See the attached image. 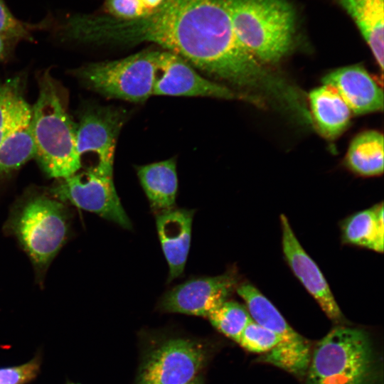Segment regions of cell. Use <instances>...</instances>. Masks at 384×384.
Instances as JSON below:
<instances>
[{
    "instance_id": "cell-1",
    "label": "cell",
    "mask_w": 384,
    "mask_h": 384,
    "mask_svg": "<svg viewBox=\"0 0 384 384\" xmlns=\"http://www.w3.org/2000/svg\"><path fill=\"white\" fill-rule=\"evenodd\" d=\"M68 33L72 41L83 43H154L215 78L269 97L281 87L280 77L238 40L229 0H165L149 15L132 21L78 15Z\"/></svg>"
},
{
    "instance_id": "cell-2",
    "label": "cell",
    "mask_w": 384,
    "mask_h": 384,
    "mask_svg": "<svg viewBox=\"0 0 384 384\" xmlns=\"http://www.w3.org/2000/svg\"><path fill=\"white\" fill-rule=\"evenodd\" d=\"M35 157L50 178H65L80 170L76 149V123L68 108L65 91L49 72L38 78V94L31 107Z\"/></svg>"
},
{
    "instance_id": "cell-3",
    "label": "cell",
    "mask_w": 384,
    "mask_h": 384,
    "mask_svg": "<svg viewBox=\"0 0 384 384\" xmlns=\"http://www.w3.org/2000/svg\"><path fill=\"white\" fill-rule=\"evenodd\" d=\"M306 384H377L378 366L368 334L337 326L316 345Z\"/></svg>"
},
{
    "instance_id": "cell-4",
    "label": "cell",
    "mask_w": 384,
    "mask_h": 384,
    "mask_svg": "<svg viewBox=\"0 0 384 384\" xmlns=\"http://www.w3.org/2000/svg\"><path fill=\"white\" fill-rule=\"evenodd\" d=\"M235 33L262 63L278 62L292 43L294 13L285 0H229Z\"/></svg>"
},
{
    "instance_id": "cell-5",
    "label": "cell",
    "mask_w": 384,
    "mask_h": 384,
    "mask_svg": "<svg viewBox=\"0 0 384 384\" xmlns=\"http://www.w3.org/2000/svg\"><path fill=\"white\" fill-rule=\"evenodd\" d=\"M68 213L63 202L39 193L26 196L15 208L9 230L38 270H45L65 244Z\"/></svg>"
},
{
    "instance_id": "cell-6",
    "label": "cell",
    "mask_w": 384,
    "mask_h": 384,
    "mask_svg": "<svg viewBox=\"0 0 384 384\" xmlns=\"http://www.w3.org/2000/svg\"><path fill=\"white\" fill-rule=\"evenodd\" d=\"M157 50L88 63L73 70V74L86 87L105 97L143 102L153 95Z\"/></svg>"
},
{
    "instance_id": "cell-7",
    "label": "cell",
    "mask_w": 384,
    "mask_h": 384,
    "mask_svg": "<svg viewBox=\"0 0 384 384\" xmlns=\"http://www.w3.org/2000/svg\"><path fill=\"white\" fill-rule=\"evenodd\" d=\"M253 321L276 334L281 342L261 361L297 376L306 375L311 358L308 341L292 329L277 309L249 283L237 287Z\"/></svg>"
},
{
    "instance_id": "cell-8",
    "label": "cell",
    "mask_w": 384,
    "mask_h": 384,
    "mask_svg": "<svg viewBox=\"0 0 384 384\" xmlns=\"http://www.w3.org/2000/svg\"><path fill=\"white\" fill-rule=\"evenodd\" d=\"M57 200L97 214L125 229H132L131 221L117 196L113 169L89 166L60 181L49 189Z\"/></svg>"
},
{
    "instance_id": "cell-9",
    "label": "cell",
    "mask_w": 384,
    "mask_h": 384,
    "mask_svg": "<svg viewBox=\"0 0 384 384\" xmlns=\"http://www.w3.org/2000/svg\"><path fill=\"white\" fill-rule=\"evenodd\" d=\"M206 359L200 343L185 338L168 340L146 356L135 384H188L197 377Z\"/></svg>"
},
{
    "instance_id": "cell-10",
    "label": "cell",
    "mask_w": 384,
    "mask_h": 384,
    "mask_svg": "<svg viewBox=\"0 0 384 384\" xmlns=\"http://www.w3.org/2000/svg\"><path fill=\"white\" fill-rule=\"evenodd\" d=\"M153 95L259 100L201 76L186 60L166 50H157Z\"/></svg>"
},
{
    "instance_id": "cell-11",
    "label": "cell",
    "mask_w": 384,
    "mask_h": 384,
    "mask_svg": "<svg viewBox=\"0 0 384 384\" xmlns=\"http://www.w3.org/2000/svg\"><path fill=\"white\" fill-rule=\"evenodd\" d=\"M122 109L110 106L87 105L80 112L76 123V149L82 161L94 156L91 166L113 169L117 140L126 120Z\"/></svg>"
},
{
    "instance_id": "cell-12",
    "label": "cell",
    "mask_w": 384,
    "mask_h": 384,
    "mask_svg": "<svg viewBox=\"0 0 384 384\" xmlns=\"http://www.w3.org/2000/svg\"><path fill=\"white\" fill-rule=\"evenodd\" d=\"M236 284L231 272L190 279L168 291L159 306L165 312L207 317L227 300Z\"/></svg>"
},
{
    "instance_id": "cell-13",
    "label": "cell",
    "mask_w": 384,
    "mask_h": 384,
    "mask_svg": "<svg viewBox=\"0 0 384 384\" xmlns=\"http://www.w3.org/2000/svg\"><path fill=\"white\" fill-rule=\"evenodd\" d=\"M280 222L282 250L292 272L330 319L342 320L341 311L320 269L303 249L283 214Z\"/></svg>"
},
{
    "instance_id": "cell-14",
    "label": "cell",
    "mask_w": 384,
    "mask_h": 384,
    "mask_svg": "<svg viewBox=\"0 0 384 384\" xmlns=\"http://www.w3.org/2000/svg\"><path fill=\"white\" fill-rule=\"evenodd\" d=\"M322 82L341 96L354 114L383 110V89L363 66L338 68L325 75Z\"/></svg>"
},
{
    "instance_id": "cell-15",
    "label": "cell",
    "mask_w": 384,
    "mask_h": 384,
    "mask_svg": "<svg viewBox=\"0 0 384 384\" xmlns=\"http://www.w3.org/2000/svg\"><path fill=\"white\" fill-rule=\"evenodd\" d=\"M194 212L172 208L157 213V233L169 268L167 282L180 277L183 272L190 248Z\"/></svg>"
},
{
    "instance_id": "cell-16",
    "label": "cell",
    "mask_w": 384,
    "mask_h": 384,
    "mask_svg": "<svg viewBox=\"0 0 384 384\" xmlns=\"http://www.w3.org/2000/svg\"><path fill=\"white\" fill-rule=\"evenodd\" d=\"M137 174L152 209L159 213L174 208L178 188L174 158L139 166Z\"/></svg>"
},
{
    "instance_id": "cell-17",
    "label": "cell",
    "mask_w": 384,
    "mask_h": 384,
    "mask_svg": "<svg viewBox=\"0 0 384 384\" xmlns=\"http://www.w3.org/2000/svg\"><path fill=\"white\" fill-rule=\"evenodd\" d=\"M34 157L31 106L28 105L0 144V178L17 171Z\"/></svg>"
},
{
    "instance_id": "cell-18",
    "label": "cell",
    "mask_w": 384,
    "mask_h": 384,
    "mask_svg": "<svg viewBox=\"0 0 384 384\" xmlns=\"http://www.w3.org/2000/svg\"><path fill=\"white\" fill-rule=\"evenodd\" d=\"M354 20L370 48L381 71L383 70V0H338Z\"/></svg>"
},
{
    "instance_id": "cell-19",
    "label": "cell",
    "mask_w": 384,
    "mask_h": 384,
    "mask_svg": "<svg viewBox=\"0 0 384 384\" xmlns=\"http://www.w3.org/2000/svg\"><path fill=\"white\" fill-rule=\"evenodd\" d=\"M309 100L311 114L324 135L334 138L346 128L351 112L334 89L324 85L311 90Z\"/></svg>"
},
{
    "instance_id": "cell-20",
    "label": "cell",
    "mask_w": 384,
    "mask_h": 384,
    "mask_svg": "<svg viewBox=\"0 0 384 384\" xmlns=\"http://www.w3.org/2000/svg\"><path fill=\"white\" fill-rule=\"evenodd\" d=\"M343 238L349 244L383 252V203H380L349 217L343 225Z\"/></svg>"
},
{
    "instance_id": "cell-21",
    "label": "cell",
    "mask_w": 384,
    "mask_h": 384,
    "mask_svg": "<svg viewBox=\"0 0 384 384\" xmlns=\"http://www.w3.org/2000/svg\"><path fill=\"white\" fill-rule=\"evenodd\" d=\"M383 135L375 130L358 134L351 142L346 162L355 173L365 176L383 172Z\"/></svg>"
},
{
    "instance_id": "cell-22",
    "label": "cell",
    "mask_w": 384,
    "mask_h": 384,
    "mask_svg": "<svg viewBox=\"0 0 384 384\" xmlns=\"http://www.w3.org/2000/svg\"><path fill=\"white\" fill-rule=\"evenodd\" d=\"M24 88L25 81L21 75L0 82V144L28 105L24 97Z\"/></svg>"
},
{
    "instance_id": "cell-23",
    "label": "cell",
    "mask_w": 384,
    "mask_h": 384,
    "mask_svg": "<svg viewBox=\"0 0 384 384\" xmlns=\"http://www.w3.org/2000/svg\"><path fill=\"white\" fill-rule=\"evenodd\" d=\"M210 324L228 338L238 342L252 321L247 308L235 301H225L207 316Z\"/></svg>"
},
{
    "instance_id": "cell-24",
    "label": "cell",
    "mask_w": 384,
    "mask_h": 384,
    "mask_svg": "<svg viewBox=\"0 0 384 384\" xmlns=\"http://www.w3.org/2000/svg\"><path fill=\"white\" fill-rule=\"evenodd\" d=\"M280 342L281 339L276 334L252 321L245 327L237 343L250 352L264 355Z\"/></svg>"
},
{
    "instance_id": "cell-25",
    "label": "cell",
    "mask_w": 384,
    "mask_h": 384,
    "mask_svg": "<svg viewBox=\"0 0 384 384\" xmlns=\"http://www.w3.org/2000/svg\"><path fill=\"white\" fill-rule=\"evenodd\" d=\"M42 355L38 352L29 361L15 366L0 368V384H27L40 373Z\"/></svg>"
},
{
    "instance_id": "cell-26",
    "label": "cell",
    "mask_w": 384,
    "mask_h": 384,
    "mask_svg": "<svg viewBox=\"0 0 384 384\" xmlns=\"http://www.w3.org/2000/svg\"><path fill=\"white\" fill-rule=\"evenodd\" d=\"M107 15L118 20L132 21L149 15L140 0H105Z\"/></svg>"
},
{
    "instance_id": "cell-27",
    "label": "cell",
    "mask_w": 384,
    "mask_h": 384,
    "mask_svg": "<svg viewBox=\"0 0 384 384\" xmlns=\"http://www.w3.org/2000/svg\"><path fill=\"white\" fill-rule=\"evenodd\" d=\"M0 36L15 42L33 40L29 26L16 18L0 0Z\"/></svg>"
},
{
    "instance_id": "cell-28",
    "label": "cell",
    "mask_w": 384,
    "mask_h": 384,
    "mask_svg": "<svg viewBox=\"0 0 384 384\" xmlns=\"http://www.w3.org/2000/svg\"><path fill=\"white\" fill-rule=\"evenodd\" d=\"M14 43L16 42L0 36V61H4L9 58L12 53Z\"/></svg>"
},
{
    "instance_id": "cell-29",
    "label": "cell",
    "mask_w": 384,
    "mask_h": 384,
    "mask_svg": "<svg viewBox=\"0 0 384 384\" xmlns=\"http://www.w3.org/2000/svg\"><path fill=\"white\" fill-rule=\"evenodd\" d=\"M144 6L151 12L159 8L165 0H140Z\"/></svg>"
},
{
    "instance_id": "cell-30",
    "label": "cell",
    "mask_w": 384,
    "mask_h": 384,
    "mask_svg": "<svg viewBox=\"0 0 384 384\" xmlns=\"http://www.w3.org/2000/svg\"><path fill=\"white\" fill-rule=\"evenodd\" d=\"M188 384H202V380L201 378L196 377Z\"/></svg>"
},
{
    "instance_id": "cell-31",
    "label": "cell",
    "mask_w": 384,
    "mask_h": 384,
    "mask_svg": "<svg viewBox=\"0 0 384 384\" xmlns=\"http://www.w3.org/2000/svg\"><path fill=\"white\" fill-rule=\"evenodd\" d=\"M65 384H80V383H73V382H71V381H67V383Z\"/></svg>"
}]
</instances>
